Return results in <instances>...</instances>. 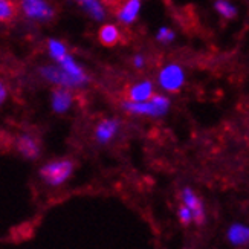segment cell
<instances>
[{
	"label": "cell",
	"instance_id": "21",
	"mask_svg": "<svg viewBox=\"0 0 249 249\" xmlns=\"http://www.w3.org/2000/svg\"><path fill=\"white\" fill-rule=\"evenodd\" d=\"M8 98V88H6V84L5 81L0 78V106H2Z\"/></svg>",
	"mask_w": 249,
	"mask_h": 249
},
{
	"label": "cell",
	"instance_id": "14",
	"mask_svg": "<svg viewBox=\"0 0 249 249\" xmlns=\"http://www.w3.org/2000/svg\"><path fill=\"white\" fill-rule=\"evenodd\" d=\"M60 63V68L64 71V72H68L71 77H73V78H77L83 86L89 81V78H88V75L84 73V71L78 66L77 63H75L73 60H72V57H69V55H64L63 58H61V61H58Z\"/></svg>",
	"mask_w": 249,
	"mask_h": 249
},
{
	"label": "cell",
	"instance_id": "4",
	"mask_svg": "<svg viewBox=\"0 0 249 249\" xmlns=\"http://www.w3.org/2000/svg\"><path fill=\"white\" fill-rule=\"evenodd\" d=\"M103 5L112 9L123 23H133L141 6L139 0H103Z\"/></svg>",
	"mask_w": 249,
	"mask_h": 249
},
{
	"label": "cell",
	"instance_id": "10",
	"mask_svg": "<svg viewBox=\"0 0 249 249\" xmlns=\"http://www.w3.org/2000/svg\"><path fill=\"white\" fill-rule=\"evenodd\" d=\"M226 239L234 248H245L249 243V228L245 223L235 222L226 231Z\"/></svg>",
	"mask_w": 249,
	"mask_h": 249
},
{
	"label": "cell",
	"instance_id": "2",
	"mask_svg": "<svg viewBox=\"0 0 249 249\" xmlns=\"http://www.w3.org/2000/svg\"><path fill=\"white\" fill-rule=\"evenodd\" d=\"M123 109L132 115L139 116H151V118H159L164 116L170 109V100L164 95H153L150 100L142 103H132V101H124Z\"/></svg>",
	"mask_w": 249,
	"mask_h": 249
},
{
	"label": "cell",
	"instance_id": "20",
	"mask_svg": "<svg viewBox=\"0 0 249 249\" xmlns=\"http://www.w3.org/2000/svg\"><path fill=\"white\" fill-rule=\"evenodd\" d=\"M175 38V34H173V31H170L168 28H160V31L158 32V40L159 41H164V43H168Z\"/></svg>",
	"mask_w": 249,
	"mask_h": 249
},
{
	"label": "cell",
	"instance_id": "1",
	"mask_svg": "<svg viewBox=\"0 0 249 249\" xmlns=\"http://www.w3.org/2000/svg\"><path fill=\"white\" fill-rule=\"evenodd\" d=\"M73 170L75 165L71 159H53L46 162L40 168V178L48 187L58 188L71 179V176L73 175Z\"/></svg>",
	"mask_w": 249,
	"mask_h": 249
},
{
	"label": "cell",
	"instance_id": "18",
	"mask_svg": "<svg viewBox=\"0 0 249 249\" xmlns=\"http://www.w3.org/2000/svg\"><path fill=\"white\" fill-rule=\"evenodd\" d=\"M215 9H217L219 13L226 18L235 17V8L232 5H230L226 0H217V2H215Z\"/></svg>",
	"mask_w": 249,
	"mask_h": 249
},
{
	"label": "cell",
	"instance_id": "15",
	"mask_svg": "<svg viewBox=\"0 0 249 249\" xmlns=\"http://www.w3.org/2000/svg\"><path fill=\"white\" fill-rule=\"evenodd\" d=\"M77 2L88 11V13L95 18V20H103L106 17L104 14V8L98 2V0H77Z\"/></svg>",
	"mask_w": 249,
	"mask_h": 249
},
{
	"label": "cell",
	"instance_id": "8",
	"mask_svg": "<svg viewBox=\"0 0 249 249\" xmlns=\"http://www.w3.org/2000/svg\"><path fill=\"white\" fill-rule=\"evenodd\" d=\"M16 148L21 156H23L25 159H29V160L37 159L40 156V151H41L38 139L31 133H23V135L17 136Z\"/></svg>",
	"mask_w": 249,
	"mask_h": 249
},
{
	"label": "cell",
	"instance_id": "19",
	"mask_svg": "<svg viewBox=\"0 0 249 249\" xmlns=\"http://www.w3.org/2000/svg\"><path fill=\"white\" fill-rule=\"evenodd\" d=\"M178 217H179L180 223H182V225H185V226L193 223V215H191V213L188 211V208H185L183 205H180V207L178 208Z\"/></svg>",
	"mask_w": 249,
	"mask_h": 249
},
{
	"label": "cell",
	"instance_id": "7",
	"mask_svg": "<svg viewBox=\"0 0 249 249\" xmlns=\"http://www.w3.org/2000/svg\"><path fill=\"white\" fill-rule=\"evenodd\" d=\"M121 130V121L116 118H109V120H103L95 127V141L101 145L110 144L112 141L118 136Z\"/></svg>",
	"mask_w": 249,
	"mask_h": 249
},
{
	"label": "cell",
	"instance_id": "22",
	"mask_svg": "<svg viewBox=\"0 0 249 249\" xmlns=\"http://www.w3.org/2000/svg\"><path fill=\"white\" fill-rule=\"evenodd\" d=\"M133 64L136 68H142L144 66V57H141V55H136L133 58Z\"/></svg>",
	"mask_w": 249,
	"mask_h": 249
},
{
	"label": "cell",
	"instance_id": "5",
	"mask_svg": "<svg viewBox=\"0 0 249 249\" xmlns=\"http://www.w3.org/2000/svg\"><path fill=\"white\" fill-rule=\"evenodd\" d=\"M183 81H185V75L176 64H170L159 73V84L167 92H178L183 86Z\"/></svg>",
	"mask_w": 249,
	"mask_h": 249
},
{
	"label": "cell",
	"instance_id": "12",
	"mask_svg": "<svg viewBox=\"0 0 249 249\" xmlns=\"http://www.w3.org/2000/svg\"><path fill=\"white\" fill-rule=\"evenodd\" d=\"M153 83L151 81H141L133 84L132 88L127 90V96L128 100L127 101H132V103H142L150 100L153 96Z\"/></svg>",
	"mask_w": 249,
	"mask_h": 249
},
{
	"label": "cell",
	"instance_id": "9",
	"mask_svg": "<svg viewBox=\"0 0 249 249\" xmlns=\"http://www.w3.org/2000/svg\"><path fill=\"white\" fill-rule=\"evenodd\" d=\"M21 9L23 13L37 20H48L53 16V9L43 0H21Z\"/></svg>",
	"mask_w": 249,
	"mask_h": 249
},
{
	"label": "cell",
	"instance_id": "6",
	"mask_svg": "<svg viewBox=\"0 0 249 249\" xmlns=\"http://www.w3.org/2000/svg\"><path fill=\"white\" fill-rule=\"evenodd\" d=\"M41 75L46 80H49L51 83L57 84L58 88H64V89H73V88H81V83L71 77L68 72H64L61 68H55V66H45L41 68Z\"/></svg>",
	"mask_w": 249,
	"mask_h": 249
},
{
	"label": "cell",
	"instance_id": "17",
	"mask_svg": "<svg viewBox=\"0 0 249 249\" xmlns=\"http://www.w3.org/2000/svg\"><path fill=\"white\" fill-rule=\"evenodd\" d=\"M49 52H51V57L57 61H61V58L64 55H68L66 53V48H64L63 43L57 41V40H49Z\"/></svg>",
	"mask_w": 249,
	"mask_h": 249
},
{
	"label": "cell",
	"instance_id": "3",
	"mask_svg": "<svg viewBox=\"0 0 249 249\" xmlns=\"http://www.w3.org/2000/svg\"><path fill=\"white\" fill-rule=\"evenodd\" d=\"M180 205H183L185 208L193 215V223L203 225L207 222V211H205V205L202 199L197 196V193L190 187L182 188L180 191Z\"/></svg>",
	"mask_w": 249,
	"mask_h": 249
},
{
	"label": "cell",
	"instance_id": "16",
	"mask_svg": "<svg viewBox=\"0 0 249 249\" xmlns=\"http://www.w3.org/2000/svg\"><path fill=\"white\" fill-rule=\"evenodd\" d=\"M17 14V6L13 0H0V21L9 23Z\"/></svg>",
	"mask_w": 249,
	"mask_h": 249
},
{
	"label": "cell",
	"instance_id": "11",
	"mask_svg": "<svg viewBox=\"0 0 249 249\" xmlns=\"http://www.w3.org/2000/svg\"><path fill=\"white\" fill-rule=\"evenodd\" d=\"M73 104V95L71 89L57 88L52 92V110L55 113H66Z\"/></svg>",
	"mask_w": 249,
	"mask_h": 249
},
{
	"label": "cell",
	"instance_id": "13",
	"mask_svg": "<svg viewBox=\"0 0 249 249\" xmlns=\"http://www.w3.org/2000/svg\"><path fill=\"white\" fill-rule=\"evenodd\" d=\"M100 43L106 48H113L121 41V32L115 25H104L98 34Z\"/></svg>",
	"mask_w": 249,
	"mask_h": 249
}]
</instances>
